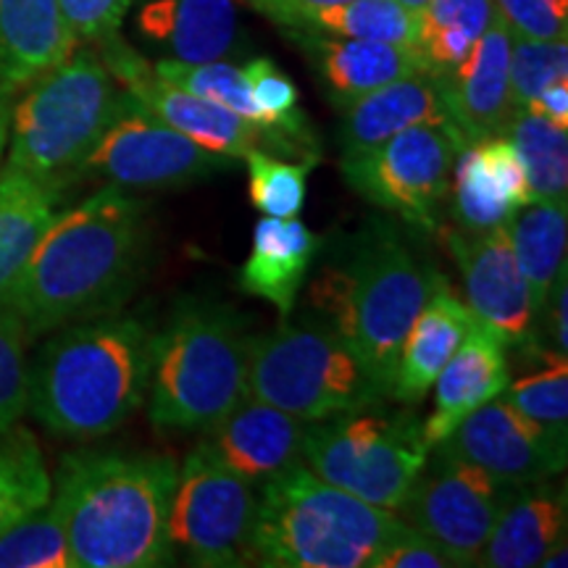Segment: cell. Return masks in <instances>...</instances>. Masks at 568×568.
Instances as JSON below:
<instances>
[{
  "mask_svg": "<svg viewBox=\"0 0 568 568\" xmlns=\"http://www.w3.org/2000/svg\"><path fill=\"white\" fill-rule=\"evenodd\" d=\"M148 251L145 209L119 184H103L55 213L0 305L19 316L30 339L113 314L140 287Z\"/></svg>",
  "mask_w": 568,
  "mask_h": 568,
  "instance_id": "1",
  "label": "cell"
},
{
  "mask_svg": "<svg viewBox=\"0 0 568 568\" xmlns=\"http://www.w3.org/2000/svg\"><path fill=\"white\" fill-rule=\"evenodd\" d=\"M176 474V460L155 453H69L55 474L51 503L74 568L172 566L169 508Z\"/></svg>",
  "mask_w": 568,
  "mask_h": 568,
  "instance_id": "2",
  "label": "cell"
},
{
  "mask_svg": "<svg viewBox=\"0 0 568 568\" xmlns=\"http://www.w3.org/2000/svg\"><path fill=\"white\" fill-rule=\"evenodd\" d=\"M153 332L140 318L103 314L61 326L30 364L27 410L63 439H98L148 397Z\"/></svg>",
  "mask_w": 568,
  "mask_h": 568,
  "instance_id": "3",
  "label": "cell"
},
{
  "mask_svg": "<svg viewBox=\"0 0 568 568\" xmlns=\"http://www.w3.org/2000/svg\"><path fill=\"white\" fill-rule=\"evenodd\" d=\"M445 282L395 226L372 224L353 240L345 261L324 268L311 287V303L393 395L403 339L422 305Z\"/></svg>",
  "mask_w": 568,
  "mask_h": 568,
  "instance_id": "4",
  "label": "cell"
},
{
  "mask_svg": "<svg viewBox=\"0 0 568 568\" xmlns=\"http://www.w3.org/2000/svg\"><path fill=\"white\" fill-rule=\"evenodd\" d=\"M251 556L268 568H368L408 529L395 510L376 508L318 479L305 464L258 485Z\"/></svg>",
  "mask_w": 568,
  "mask_h": 568,
  "instance_id": "5",
  "label": "cell"
},
{
  "mask_svg": "<svg viewBox=\"0 0 568 568\" xmlns=\"http://www.w3.org/2000/svg\"><path fill=\"white\" fill-rule=\"evenodd\" d=\"M251 335L224 303L184 297L153 335L148 416L159 432H205L247 397Z\"/></svg>",
  "mask_w": 568,
  "mask_h": 568,
  "instance_id": "6",
  "label": "cell"
},
{
  "mask_svg": "<svg viewBox=\"0 0 568 568\" xmlns=\"http://www.w3.org/2000/svg\"><path fill=\"white\" fill-rule=\"evenodd\" d=\"M126 92L95 51H74L67 61L27 84L13 105L6 166L61 184L80 174L84 159L103 138Z\"/></svg>",
  "mask_w": 568,
  "mask_h": 568,
  "instance_id": "7",
  "label": "cell"
},
{
  "mask_svg": "<svg viewBox=\"0 0 568 568\" xmlns=\"http://www.w3.org/2000/svg\"><path fill=\"white\" fill-rule=\"evenodd\" d=\"M247 395L305 422L379 406L389 397L326 318L282 322L272 335L253 337Z\"/></svg>",
  "mask_w": 568,
  "mask_h": 568,
  "instance_id": "8",
  "label": "cell"
},
{
  "mask_svg": "<svg viewBox=\"0 0 568 568\" xmlns=\"http://www.w3.org/2000/svg\"><path fill=\"white\" fill-rule=\"evenodd\" d=\"M379 406L311 422L303 464L326 485L397 514L432 447L414 410Z\"/></svg>",
  "mask_w": 568,
  "mask_h": 568,
  "instance_id": "9",
  "label": "cell"
},
{
  "mask_svg": "<svg viewBox=\"0 0 568 568\" xmlns=\"http://www.w3.org/2000/svg\"><path fill=\"white\" fill-rule=\"evenodd\" d=\"M466 145L453 124H416L368 151L343 155V176L376 209L435 232L450 195L453 163Z\"/></svg>",
  "mask_w": 568,
  "mask_h": 568,
  "instance_id": "10",
  "label": "cell"
},
{
  "mask_svg": "<svg viewBox=\"0 0 568 568\" xmlns=\"http://www.w3.org/2000/svg\"><path fill=\"white\" fill-rule=\"evenodd\" d=\"M255 485L226 468L201 439L176 474L169 508V539L190 566L226 568L253 564L251 527Z\"/></svg>",
  "mask_w": 568,
  "mask_h": 568,
  "instance_id": "11",
  "label": "cell"
},
{
  "mask_svg": "<svg viewBox=\"0 0 568 568\" xmlns=\"http://www.w3.org/2000/svg\"><path fill=\"white\" fill-rule=\"evenodd\" d=\"M518 487L435 445L397 516L450 552L458 566H477V556Z\"/></svg>",
  "mask_w": 568,
  "mask_h": 568,
  "instance_id": "12",
  "label": "cell"
},
{
  "mask_svg": "<svg viewBox=\"0 0 568 568\" xmlns=\"http://www.w3.org/2000/svg\"><path fill=\"white\" fill-rule=\"evenodd\" d=\"M105 69L116 80L119 88L148 109L155 119L182 132L205 151L226 155V159H245L251 151H268L274 155H297L303 161H316L318 155L303 151L287 134L268 130V126L253 124L237 113L222 109V105L197 98L193 92L174 88L163 82L142 55L132 51L126 42L119 40V32L98 42Z\"/></svg>",
  "mask_w": 568,
  "mask_h": 568,
  "instance_id": "13",
  "label": "cell"
},
{
  "mask_svg": "<svg viewBox=\"0 0 568 568\" xmlns=\"http://www.w3.org/2000/svg\"><path fill=\"white\" fill-rule=\"evenodd\" d=\"M232 161L163 124L126 92L124 109L88 153L80 174L103 176L105 184L124 190L180 187L224 172Z\"/></svg>",
  "mask_w": 568,
  "mask_h": 568,
  "instance_id": "14",
  "label": "cell"
},
{
  "mask_svg": "<svg viewBox=\"0 0 568 568\" xmlns=\"http://www.w3.org/2000/svg\"><path fill=\"white\" fill-rule=\"evenodd\" d=\"M439 230V226H437ZM439 243L464 274L468 308L508 347L535 345L539 314L510 243L508 224L487 232L443 226Z\"/></svg>",
  "mask_w": 568,
  "mask_h": 568,
  "instance_id": "15",
  "label": "cell"
},
{
  "mask_svg": "<svg viewBox=\"0 0 568 568\" xmlns=\"http://www.w3.org/2000/svg\"><path fill=\"white\" fill-rule=\"evenodd\" d=\"M437 447L516 485L550 479L566 468V445L503 395L468 414Z\"/></svg>",
  "mask_w": 568,
  "mask_h": 568,
  "instance_id": "16",
  "label": "cell"
},
{
  "mask_svg": "<svg viewBox=\"0 0 568 568\" xmlns=\"http://www.w3.org/2000/svg\"><path fill=\"white\" fill-rule=\"evenodd\" d=\"M510 30L495 17L471 53L456 69L439 77L447 122L466 142H477L506 130L516 105L510 98L508 61Z\"/></svg>",
  "mask_w": 568,
  "mask_h": 568,
  "instance_id": "17",
  "label": "cell"
},
{
  "mask_svg": "<svg viewBox=\"0 0 568 568\" xmlns=\"http://www.w3.org/2000/svg\"><path fill=\"white\" fill-rule=\"evenodd\" d=\"M308 424L305 418L247 395L211 429H205V443L226 468L258 487L290 466L303 464Z\"/></svg>",
  "mask_w": 568,
  "mask_h": 568,
  "instance_id": "18",
  "label": "cell"
},
{
  "mask_svg": "<svg viewBox=\"0 0 568 568\" xmlns=\"http://www.w3.org/2000/svg\"><path fill=\"white\" fill-rule=\"evenodd\" d=\"M508 379V345L477 318L432 385L435 414L422 424L426 445L435 447L450 437L468 414L500 395Z\"/></svg>",
  "mask_w": 568,
  "mask_h": 568,
  "instance_id": "19",
  "label": "cell"
},
{
  "mask_svg": "<svg viewBox=\"0 0 568 568\" xmlns=\"http://www.w3.org/2000/svg\"><path fill=\"white\" fill-rule=\"evenodd\" d=\"M416 124H450L435 71L403 77L339 105L337 140L343 155H353Z\"/></svg>",
  "mask_w": 568,
  "mask_h": 568,
  "instance_id": "20",
  "label": "cell"
},
{
  "mask_svg": "<svg viewBox=\"0 0 568 568\" xmlns=\"http://www.w3.org/2000/svg\"><path fill=\"white\" fill-rule=\"evenodd\" d=\"M290 38L316 63L318 77L326 82L337 105L351 103L353 98L385 88L403 77L432 71L418 48L395 45V42L332 38V34L324 38L316 32H297Z\"/></svg>",
  "mask_w": 568,
  "mask_h": 568,
  "instance_id": "21",
  "label": "cell"
},
{
  "mask_svg": "<svg viewBox=\"0 0 568 568\" xmlns=\"http://www.w3.org/2000/svg\"><path fill=\"white\" fill-rule=\"evenodd\" d=\"M77 48L59 0H0V90L9 95L59 67Z\"/></svg>",
  "mask_w": 568,
  "mask_h": 568,
  "instance_id": "22",
  "label": "cell"
},
{
  "mask_svg": "<svg viewBox=\"0 0 568 568\" xmlns=\"http://www.w3.org/2000/svg\"><path fill=\"white\" fill-rule=\"evenodd\" d=\"M322 245L324 240L297 222V216H264L253 230V247L237 274V287L272 303L282 322H287Z\"/></svg>",
  "mask_w": 568,
  "mask_h": 568,
  "instance_id": "23",
  "label": "cell"
},
{
  "mask_svg": "<svg viewBox=\"0 0 568 568\" xmlns=\"http://www.w3.org/2000/svg\"><path fill=\"white\" fill-rule=\"evenodd\" d=\"M477 322L468 303L456 297L450 282L439 284L429 301L422 305L397 358L393 397L403 406H416L429 395L437 374L450 361V355L464 343L466 332Z\"/></svg>",
  "mask_w": 568,
  "mask_h": 568,
  "instance_id": "24",
  "label": "cell"
},
{
  "mask_svg": "<svg viewBox=\"0 0 568 568\" xmlns=\"http://www.w3.org/2000/svg\"><path fill=\"white\" fill-rule=\"evenodd\" d=\"M566 489L550 479L521 485L477 556L487 568H535L566 537Z\"/></svg>",
  "mask_w": 568,
  "mask_h": 568,
  "instance_id": "25",
  "label": "cell"
},
{
  "mask_svg": "<svg viewBox=\"0 0 568 568\" xmlns=\"http://www.w3.org/2000/svg\"><path fill=\"white\" fill-rule=\"evenodd\" d=\"M138 27L184 63L222 61L240 42L234 0H151L138 13Z\"/></svg>",
  "mask_w": 568,
  "mask_h": 568,
  "instance_id": "26",
  "label": "cell"
},
{
  "mask_svg": "<svg viewBox=\"0 0 568 568\" xmlns=\"http://www.w3.org/2000/svg\"><path fill=\"white\" fill-rule=\"evenodd\" d=\"M61 190V184L42 182L19 169L3 166L0 172V295L59 213Z\"/></svg>",
  "mask_w": 568,
  "mask_h": 568,
  "instance_id": "27",
  "label": "cell"
},
{
  "mask_svg": "<svg viewBox=\"0 0 568 568\" xmlns=\"http://www.w3.org/2000/svg\"><path fill=\"white\" fill-rule=\"evenodd\" d=\"M566 201H529L510 216V243L531 290L537 314H545L558 274L566 268Z\"/></svg>",
  "mask_w": 568,
  "mask_h": 568,
  "instance_id": "28",
  "label": "cell"
},
{
  "mask_svg": "<svg viewBox=\"0 0 568 568\" xmlns=\"http://www.w3.org/2000/svg\"><path fill=\"white\" fill-rule=\"evenodd\" d=\"M495 17L493 0H429L418 11V51L435 74H447L471 53Z\"/></svg>",
  "mask_w": 568,
  "mask_h": 568,
  "instance_id": "29",
  "label": "cell"
},
{
  "mask_svg": "<svg viewBox=\"0 0 568 568\" xmlns=\"http://www.w3.org/2000/svg\"><path fill=\"white\" fill-rule=\"evenodd\" d=\"M506 134L516 148L527 174L531 201H566L568 197V130L539 113L516 109Z\"/></svg>",
  "mask_w": 568,
  "mask_h": 568,
  "instance_id": "30",
  "label": "cell"
},
{
  "mask_svg": "<svg viewBox=\"0 0 568 568\" xmlns=\"http://www.w3.org/2000/svg\"><path fill=\"white\" fill-rule=\"evenodd\" d=\"M51 495L53 479L32 432L19 424L0 432V535L45 506Z\"/></svg>",
  "mask_w": 568,
  "mask_h": 568,
  "instance_id": "31",
  "label": "cell"
},
{
  "mask_svg": "<svg viewBox=\"0 0 568 568\" xmlns=\"http://www.w3.org/2000/svg\"><path fill=\"white\" fill-rule=\"evenodd\" d=\"M539 366L508 379L503 397L514 403L524 416L542 426L556 443H568V361L564 353L542 351L537 343Z\"/></svg>",
  "mask_w": 568,
  "mask_h": 568,
  "instance_id": "32",
  "label": "cell"
},
{
  "mask_svg": "<svg viewBox=\"0 0 568 568\" xmlns=\"http://www.w3.org/2000/svg\"><path fill=\"white\" fill-rule=\"evenodd\" d=\"M453 219L464 232H487L508 224L516 213V205L508 201L500 184L493 180L474 142H468L456 155L450 176Z\"/></svg>",
  "mask_w": 568,
  "mask_h": 568,
  "instance_id": "33",
  "label": "cell"
},
{
  "mask_svg": "<svg viewBox=\"0 0 568 568\" xmlns=\"http://www.w3.org/2000/svg\"><path fill=\"white\" fill-rule=\"evenodd\" d=\"M153 71L163 82L174 84L193 92L197 98L222 105V109L237 113L253 124H264L258 105L253 101L251 82H247L245 69L234 67V63L222 61H205V63H184L176 59H163L153 63Z\"/></svg>",
  "mask_w": 568,
  "mask_h": 568,
  "instance_id": "34",
  "label": "cell"
},
{
  "mask_svg": "<svg viewBox=\"0 0 568 568\" xmlns=\"http://www.w3.org/2000/svg\"><path fill=\"white\" fill-rule=\"evenodd\" d=\"M0 568H74L67 531L51 500L0 535Z\"/></svg>",
  "mask_w": 568,
  "mask_h": 568,
  "instance_id": "35",
  "label": "cell"
},
{
  "mask_svg": "<svg viewBox=\"0 0 568 568\" xmlns=\"http://www.w3.org/2000/svg\"><path fill=\"white\" fill-rule=\"evenodd\" d=\"M247 163V190L251 201L264 216H301L308 195V174L316 161H284L268 151H251Z\"/></svg>",
  "mask_w": 568,
  "mask_h": 568,
  "instance_id": "36",
  "label": "cell"
},
{
  "mask_svg": "<svg viewBox=\"0 0 568 568\" xmlns=\"http://www.w3.org/2000/svg\"><path fill=\"white\" fill-rule=\"evenodd\" d=\"M245 77L251 82L253 101L268 130H276L295 140L303 151L318 155V140L311 130L308 119L297 105V88L272 59H253L247 63Z\"/></svg>",
  "mask_w": 568,
  "mask_h": 568,
  "instance_id": "37",
  "label": "cell"
},
{
  "mask_svg": "<svg viewBox=\"0 0 568 568\" xmlns=\"http://www.w3.org/2000/svg\"><path fill=\"white\" fill-rule=\"evenodd\" d=\"M508 80L516 109H527L548 84L568 80V38H510Z\"/></svg>",
  "mask_w": 568,
  "mask_h": 568,
  "instance_id": "38",
  "label": "cell"
},
{
  "mask_svg": "<svg viewBox=\"0 0 568 568\" xmlns=\"http://www.w3.org/2000/svg\"><path fill=\"white\" fill-rule=\"evenodd\" d=\"M30 343L19 316L0 305V432L17 426L30 406Z\"/></svg>",
  "mask_w": 568,
  "mask_h": 568,
  "instance_id": "39",
  "label": "cell"
},
{
  "mask_svg": "<svg viewBox=\"0 0 568 568\" xmlns=\"http://www.w3.org/2000/svg\"><path fill=\"white\" fill-rule=\"evenodd\" d=\"M495 13L514 38H568V0H493Z\"/></svg>",
  "mask_w": 568,
  "mask_h": 568,
  "instance_id": "40",
  "label": "cell"
},
{
  "mask_svg": "<svg viewBox=\"0 0 568 568\" xmlns=\"http://www.w3.org/2000/svg\"><path fill=\"white\" fill-rule=\"evenodd\" d=\"M71 34L80 42H101L119 32L132 0H59Z\"/></svg>",
  "mask_w": 568,
  "mask_h": 568,
  "instance_id": "41",
  "label": "cell"
},
{
  "mask_svg": "<svg viewBox=\"0 0 568 568\" xmlns=\"http://www.w3.org/2000/svg\"><path fill=\"white\" fill-rule=\"evenodd\" d=\"M458 560L450 552L432 542L429 537L418 535L414 529H406L400 537L385 545L376 552L368 568H453Z\"/></svg>",
  "mask_w": 568,
  "mask_h": 568,
  "instance_id": "42",
  "label": "cell"
},
{
  "mask_svg": "<svg viewBox=\"0 0 568 568\" xmlns=\"http://www.w3.org/2000/svg\"><path fill=\"white\" fill-rule=\"evenodd\" d=\"M527 111L539 113L548 122L568 130V80L552 82L527 105Z\"/></svg>",
  "mask_w": 568,
  "mask_h": 568,
  "instance_id": "43",
  "label": "cell"
},
{
  "mask_svg": "<svg viewBox=\"0 0 568 568\" xmlns=\"http://www.w3.org/2000/svg\"><path fill=\"white\" fill-rule=\"evenodd\" d=\"M568 282H566V268L558 274L556 284H552L548 305H550V316H552V326H550V337H552V351L556 353H568V322H566V311H568Z\"/></svg>",
  "mask_w": 568,
  "mask_h": 568,
  "instance_id": "44",
  "label": "cell"
},
{
  "mask_svg": "<svg viewBox=\"0 0 568 568\" xmlns=\"http://www.w3.org/2000/svg\"><path fill=\"white\" fill-rule=\"evenodd\" d=\"M11 95L0 90V159H3L6 145H9V124H11Z\"/></svg>",
  "mask_w": 568,
  "mask_h": 568,
  "instance_id": "45",
  "label": "cell"
},
{
  "mask_svg": "<svg viewBox=\"0 0 568 568\" xmlns=\"http://www.w3.org/2000/svg\"><path fill=\"white\" fill-rule=\"evenodd\" d=\"M397 3H403L406 6V9H410V11H422L426 3H429V0H397Z\"/></svg>",
  "mask_w": 568,
  "mask_h": 568,
  "instance_id": "46",
  "label": "cell"
},
{
  "mask_svg": "<svg viewBox=\"0 0 568 568\" xmlns=\"http://www.w3.org/2000/svg\"><path fill=\"white\" fill-rule=\"evenodd\" d=\"M308 6H339V3H351V0H303Z\"/></svg>",
  "mask_w": 568,
  "mask_h": 568,
  "instance_id": "47",
  "label": "cell"
}]
</instances>
